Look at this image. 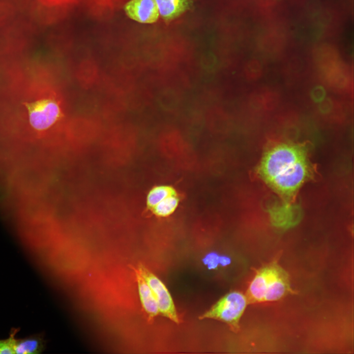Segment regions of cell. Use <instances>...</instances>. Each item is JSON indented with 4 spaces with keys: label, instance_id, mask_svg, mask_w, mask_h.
<instances>
[{
    "label": "cell",
    "instance_id": "5b68a950",
    "mask_svg": "<svg viewBox=\"0 0 354 354\" xmlns=\"http://www.w3.org/2000/svg\"><path fill=\"white\" fill-rule=\"evenodd\" d=\"M137 269L151 288L156 300L159 313L178 324L179 318L174 301L164 284L144 266L140 265Z\"/></svg>",
    "mask_w": 354,
    "mask_h": 354
},
{
    "label": "cell",
    "instance_id": "30bf717a",
    "mask_svg": "<svg viewBox=\"0 0 354 354\" xmlns=\"http://www.w3.org/2000/svg\"><path fill=\"white\" fill-rule=\"evenodd\" d=\"M176 194L175 190L171 186L167 185L156 186L149 191L147 196V205L149 207L152 208L166 198Z\"/></svg>",
    "mask_w": 354,
    "mask_h": 354
},
{
    "label": "cell",
    "instance_id": "277c9868",
    "mask_svg": "<svg viewBox=\"0 0 354 354\" xmlns=\"http://www.w3.org/2000/svg\"><path fill=\"white\" fill-rule=\"evenodd\" d=\"M25 105L31 126L38 131L49 128L62 117L60 104L55 97L26 103Z\"/></svg>",
    "mask_w": 354,
    "mask_h": 354
},
{
    "label": "cell",
    "instance_id": "9c48e42d",
    "mask_svg": "<svg viewBox=\"0 0 354 354\" xmlns=\"http://www.w3.org/2000/svg\"><path fill=\"white\" fill-rule=\"evenodd\" d=\"M44 349L43 341L38 337H31L16 341L15 354H37L41 353Z\"/></svg>",
    "mask_w": 354,
    "mask_h": 354
},
{
    "label": "cell",
    "instance_id": "8fae6325",
    "mask_svg": "<svg viewBox=\"0 0 354 354\" xmlns=\"http://www.w3.org/2000/svg\"><path fill=\"white\" fill-rule=\"evenodd\" d=\"M178 202L179 199L176 194L170 195L152 208L153 212L158 216H169L176 210Z\"/></svg>",
    "mask_w": 354,
    "mask_h": 354
},
{
    "label": "cell",
    "instance_id": "7c38bea8",
    "mask_svg": "<svg viewBox=\"0 0 354 354\" xmlns=\"http://www.w3.org/2000/svg\"><path fill=\"white\" fill-rule=\"evenodd\" d=\"M15 339L10 336L5 340H0V354H14Z\"/></svg>",
    "mask_w": 354,
    "mask_h": 354
},
{
    "label": "cell",
    "instance_id": "52a82bcc",
    "mask_svg": "<svg viewBox=\"0 0 354 354\" xmlns=\"http://www.w3.org/2000/svg\"><path fill=\"white\" fill-rule=\"evenodd\" d=\"M135 271L142 306L148 318L151 319L159 313L156 300L151 288L138 269H135Z\"/></svg>",
    "mask_w": 354,
    "mask_h": 354
},
{
    "label": "cell",
    "instance_id": "3957f363",
    "mask_svg": "<svg viewBox=\"0 0 354 354\" xmlns=\"http://www.w3.org/2000/svg\"><path fill=\"white\" fill-rule=\"evenodd\" d=\"M248 304L245 295L238 291L231 292L220 298L199 319H210L227 324L233 331L239 329L240 319Z\"/></svg>",
    "mask_w": 354,
    "mask_h": 354
},
{
    "label": "cell",
    "instance_id": "ba28073f",
    "mask_svg": "<svg viewBox=\"0 0 354 354\" xmlns=\"http://www.w3.org/2000/svg\"><path fill=\"white\" fill-rule=\"evenodd\" d=\"M194 0H155L159 13L166 20H173L188 10Z\"/></svg>",
    "mask_w": 354,
    "mask_h": 354
},
{
    "label": "cell",
    "instance_id": "8992f818",
    "mask_svg": "<svg viewBox=\"0 0 354 354\" xmlns=\"http://www.w3.org/2000/svg\"><path fill=\"white\" fill-rule=\"evenodd\" d=\"M126 14L141 23H152L159 13L155 0H131L125 5Z\"/></svg>",
    "mask_w": 354,
    "mask_h": 354
},
{
    "label": "cell",
    "instance_id": "7a4b0ae2",
    "mask_svg": "<svg viewBox=\"0 0 354 354\" xmlns=\"http://www.w3.org/2000/svg\"><path fill=\"white\" fill-rule=\"evenodd\" d=\"M293 292L287 272L274 261L256 270L246 294L248 303L273 301Z\"/></svg>",
    "mask_w": 354,
    "mask_h": 354
},
{
    "label": "cell",
    "instance_id": "6da1fadb",
    "mask_svg": "<svg viewBox=\"0 0 354 354\" xmlns=\"http://www.w3.org/2000/svg\"><path fill=\"white\" fill-rule=\"evenodd\" d=\"M305 146L283 143L268 148L258 168L260 177L278 195L281 202L270 210L276 222L285 225L296 221L295 198L313 173Z\"/></svg>",
    "mask_w": 354,
    "mask_h": 354
},
{
    "label": "cell",
    "instance_id": "4fadbf2b",
    "mask_svg": "<svg viewBox=\"0 0 354 354\" xmlns=\"http://www.w3.org/2000/svg\"><path fill=\"white\" fill-rule=\"evenodd\" d=\"M204 262L209 268L214 269L219 265H221V256L215 253H210L205 257Z\"/></svg>",
    "mask_w": 354,
    "mask_h": 354
}]
</instances>
